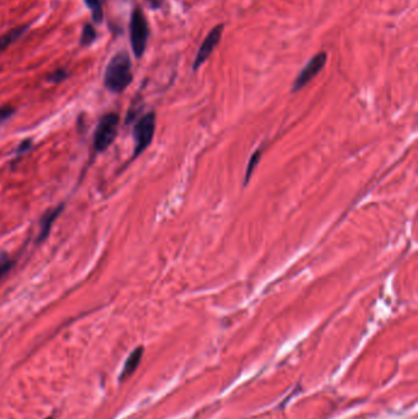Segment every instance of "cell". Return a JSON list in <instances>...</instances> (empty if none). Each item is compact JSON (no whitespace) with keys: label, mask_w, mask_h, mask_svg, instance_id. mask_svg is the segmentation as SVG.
Returning <instances> with one entry per match:
<instances>
[{"label":"cell","mask_w":418,"mask_h":419,"mask_svg":"<svg viewBox=\"0 0 418 419\" xmlns=\"http://www.w3.org/2000/svg\"><path fill=\"white\" fill-rule=\"evenodd\" d=\"M143 354H144V348L143 347H138V348H135L133 352L130 353L127 362L124 364L121 378H119L121 381H124L127 378L134 374L135 370L139 367L140 362H141Z\"/></svg>","instance_id":"ba28073f"},{"label":"cell","mask_w":418,"mask_h":419,"mask_svg":"<svg viewBox=\"0 0 418 419\" xmlns=\"http://www.w3.org/2000/svg\"><path fill=\"white\" fill-rule=\"evenodd\" d=\"M262 147H259L258 150L253 152V155H251V158H249L248 166H247L246 175H244V185L249 183V179H251V174H253L254 169H255V167H257L258 164H259V161H260V157H262Z\"/></svg>","instance_id":"7c38bea8"},{"label":"cell","mask_w":418,"mask_h":419,"mask_svg":"<svg viewBox=\"0 0 418 419\" xmlns=\"http://www.w3.org/2000/svg\"><path fill=\"white\" fill-rule=\"evenodd\" d=\"M84 1L85 4L89 8L90 12H91L92 20L96 23H102V20H103V9H102L101 0H84Z\"/></svg>","instance_id":"30bf717a"},{"label":"cell","mask_w":418,"mask_h":419,"mask_svg":"<svg viewBox=\"0 0 418 419\" xmlns=\"http://www.w3.org/2000/svg\"><path fill=\"white\" fill-rule=\"evenodd\" d=\"M67 76H69V73L67 70L61 67V69H56V72L50 74L47 76V80H48V83H52V84H59V83H62L65 78H67Z\"/></svg>","instance_id":"5bb4252c"},{"label":"cell","mask_w":418,"mask_h":419,"mask_svg":"<svg viewBox=\"0 0 418 419\" xmlns=\"http://www.w3.org/2000/svg\"><path fill=\"white\" fill-rule=\"evenodd\" d=\"M96 37H97V32H96L95 28L90 23L85 25L83 32H81V37H80V45L89 47L95 42Z\"/></svg>","instance_id":"8fae6325"},{"label":"cell","mask_w":418,"mask_h":419,"mask_svg":"<svg viewBox=\"0 0 418 419\" xmlns=\"http://www.w3.org/2000/svg\"><path fill=\"white\" fill-rule=\"evenodd\" d=\"M47 419H53V418H52V417H48V418H47Z\"/></svg>","instance_id":"ac0fdd59"},{"label":"cell","mask_w":418,"mask_h":419,"mask_svg":"<svg viewBox=\"0 0 418 419\" xmlns=\"http://www.w3.org/2000/svg\"><path fill=\"white\" fill-rule=\"evenodd\" d=\"M28 28H30V25H21V26L9 30L6 34L0 36V53L6 51L9 45H12V43H15L17 41L21 39L23 34L28 32Z\"/></svg>","instance_id":"9c48e42d"},{"label":"cell","mask_w":418,"mask_h":419,"mask_svg":"<svg viewBox=\"0 0 418 419\" xmlns=\"http://www.w3.org/2000/svg\"><path fill=\"white\" fill-rule=\"evenodd\" d=\"M119 116L107 113L101 118L94 135V147L97 152H105L113 144L118 134Z\"/></svg>","instance_id":"277c9868"},{"label":"cell","mask_w":418,"mask_h":419,"mask_svg":"<svg viewBox=\"0 0 418 419\" xmlns=\"http://www.w3.org/2000/svg\"><path fill=\"white\" fill-rule=\"evenodd\" d=\"M14 113H15V108H14V107H0V125H1L3 123H6V120H8L9 118L12 117Z\"/></svg>","instance_id":"9a60e30c"},{"label":"cell","mask_w":418,"mask_h":419,"mask_svg":"<svg viewBox=\"0 0 418 419\" xmlns=\"http://www.w3.org/2000/svg\"><path fill=\"white\" fill-rule=\"evenodd\" d=\"M145 1L152 9H158L162 6V3H163V0H145Z\"/></svg>","instance_id":"e0dca14e"},{"label":"cell","mask_w":418,"mask_h":419,"mask_svg":"<svg viewBox=\"0 0 418 419\" xmlns=\"http://www.w3.org/2000/svg\"><path fill=\"white\" fill-rule=\"evenodd\" d=\"M129 31H130V43H132L133 53L139 59L145 53L146 45H147V41H149V34H150L149 23H147L144 12L140 8H135L132 12Z\"/></svg>","instance_id":"7a4b0ae2"},{"label":"cell","mask_w":418,"mask_h":419,"mask_svg":"<svg viewBox=\"0 0 418 419\" xmlns=\"http://www.w3.org/2000/svg\"><path fill=\"white\" fill-rule=\"evenodd\" d=\"M156 130V114L154 112L146 113L135 123L133 129L134 139V155L133 158L140 156L151 145Z\"/></svg>","instance_id":"3957f363"},{"label":"cell","mask_w":418,"mask_h":419,"mask_svg":"<svg viewBox=\"0 0 418 419\" xmlns=\"http://www.w3.org/2000/svg\"><path fill=\"white\" fill-rule=\"evenodd\" d=\"M12 266H14V261H12V257H9L6 253H0V281L10 272Z\"/></svg>","instance_id":"4fadbf2b"},{"label":"cell","mask_w":418,"mask_h":419,"mask_svg":"<svg viewBox=\"0 0 418 419\" xmlns=\"http://www.w3.org/2000/svg\"><path fill=\"white\" fill-rule=\"evenodd\" d=\"M64 210V204H61L54 208H50L47 213L41 218V224H39V233L37 235V243H42L47 239V237L50 235V229L53 227V224L56 222L58 216L63 213Z\"/></svg>","instance_id":"52a82bcc"},{"label":"cell","mask_w":418,"mask_h":419,"mask_svg":"<svg viewBox=\"0 0 418 419\" xmlns=\"http://www.w3.org/2000/svg\"><path fill=\"white\" fill-rule=\"evenodd\" d=\"M326 59H328V56L324 52H320L313 56L312 59L307 63V65L302 69L301 73L297 75L293 86H292V92H297L303 89L304 86H307L313 78L323 70L326 64Z\"/></svg>","instance_id":"5b68a950"},{"label":"cell","mask_w":418,"mask_h":419,"mask_svg":"<svg viewBox=\"0 0 418 419\" xmlns=\"http://www.w3.org/2000/svg\"><path fill=\"white\" fill-rule=\"evenodd\" d=\"M132 81L133 69L130 56L127 52H119L107 65L103 75V84L113 94H121L132 84Z\"/></svg>","instance_id":"6da1fadb"},{"label":"cell","mask_w":418,"mask_h":419,"mask_svg":"<svg viewBox=\"0 0 418 419\" xmlns=\"http://www.w3.org/2000/svg\"><path fill=\"white\" fill-rule=\"evenodd\" d=\"M223 32V25H218L216 28H212L211 31L209 32L204 42L201 43L199 51L196 53V59L193 63V70H198L199 67L207 62V58L210 56L213 50L216 48V45L220 43L221 41V36Z\"/></svg>","instance_id":"8992f818"},{"label":"cell","mask_w":418,"mask_h":419,"mask_svg":"<svg viewBox=\"0 0 418 419\" xmlns=\"http://www.w3.org/2000/svg\"><path fill=\"white\" fill-rule=\"evenodd\" d=\"M31 147H32V141H31V140H25V141H23V142L19 145V147H17V156H20V155H23L25 152H28Z\"/></svg>","instance_id":"2e32d148"}]
</instances>
